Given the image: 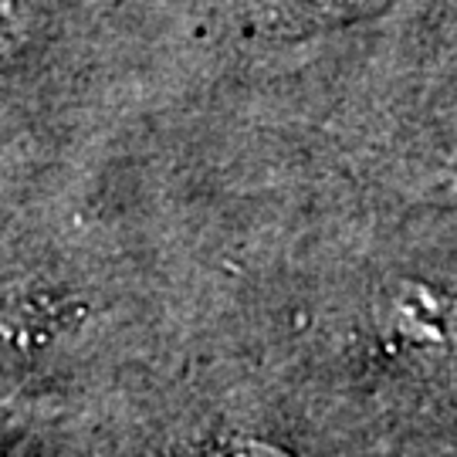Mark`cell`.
Listing matches in <instances>:
<instances>
[{"mask_svg":"<svg viewBox=\"0 0 457 457\" xmlns=\"http://www.w3.org/2000/svg\"><path fill=\"white\" fill-rule=\"evenodd\" d=\"M383 0H251V21L275 37H292L362 21Z\"/></svg>","mask_w":457,"mask_h":457,"instance_id":"obj_1","label":"cell"},{"mask_svg":"<svg viewBox=\"0 0 457 457\" xmlns=\"http://www.w3.org/2000/svg\"><path fill=\"white\" fill-rule=\"evenodd\" d=\"M34 28L31 0H0V58L28 45Z\"/></svg>","mask_w":457,"mask_h":457,"instance_id":"obj_2","label":"cell"},{"mask_svg":"<svg viewBox=\"0 0 457 457\" xmlns=\"http://www.w3.org/2000/svg\"><path fill=\"white\" fill-rule=\"evenodd\" d=\"M217 457H288V454L264 441H230L217 451Z\"/></svg>","mask_w":457,"mask_h":457,"instance_id":"obj_3","label":"cell"}]
</instances>
